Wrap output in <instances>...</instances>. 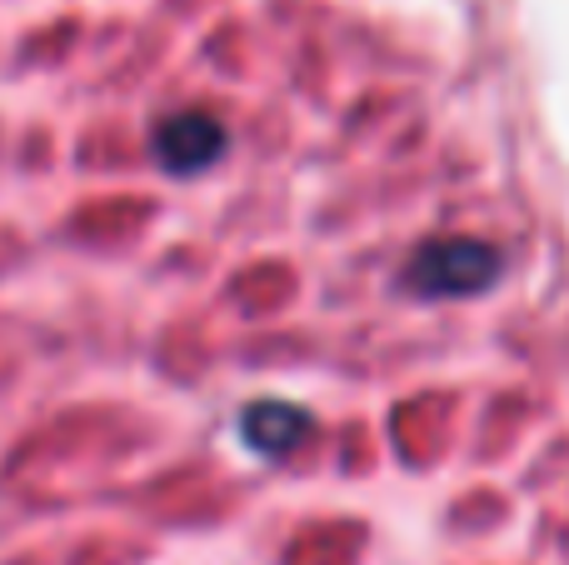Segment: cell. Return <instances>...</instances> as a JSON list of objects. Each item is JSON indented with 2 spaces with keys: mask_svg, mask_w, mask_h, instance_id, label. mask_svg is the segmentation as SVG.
Wrapping results in <instances>:
<instances>
[{
  "mask_svg": "<svg viewBox=\"0 0 569 565\" xmlns=\"http://www.w3.org/2000/svg\"><path fill=\"white\" fill-rule=\"evenodd\" d=\"M230 136L210 110H170L156 126V156L170 176H196L226 156Z\"/></svg>",
  "mask_w": 569,
  "mask_h": 565,
  "instance_id": "2",
  "label": "cell"
},
{
  "mask_svg": "<svg viewBox=\"0 0 569 565\" xmlns=\"http://www.w3.org/2000/svg\"><path fill=\"white\" fill-rule=\"evenodd\" d=\"M315 430L310 410L290 406V400H250L240 416V436L256 456H290L305 436Z\"/></svg>",
  "mask_w": 569,
  "mask_h": 565,
  "instance_id": "3",
  "label": "cell"
},
{
  "mask_svg": "<svg viewBox=\"0 0 569 565\" xmlns=\"http://www.w3.org/2000/svg\"><path fill=\"white\" fill-rule=\"evenodd\" d=\"M500 276V250L485 246L475 236H440V240H425L415 250V260L405 266V280L410 290L420 296H480L485 286H495Z\"/></svg>",
  "mask_w": 569,
  "mask_h": 565,
  "instance_id": "1",
  "label": "cell"
}]
</instances>
